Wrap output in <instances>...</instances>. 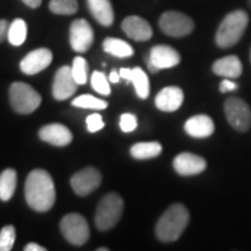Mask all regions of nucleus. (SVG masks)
<instances>
[{"instance_id":"1","label":"nucleus","mask_w":251,"mask_h":251,"mask_svg":"<svg viewBox=\"0 0 251 251\" xmlns=\"http://www.w3.org/2000/svg\"><path fill=\"white\" fill-rule=\"evenodd\" d=\"M25 200L36 212H46L54 205L56 188L52 176L44 169H35L25 181Z\"/></svg>"},{"instance_id":"2","label":"nucleus","mask_w":251,"mask_h":251,"mask_svg":"<svg viewBox=\"0 0 251 251\" xmlns=\"http://www.w3.org/2000/svg\"><path fill=\"white\" fill-rule=\"evenodd\" d=\"M190 221L188 209L181 204L168 208L155 226V234L161 242H176L183 234Z\"/></svg>"},{"instance_id":"3","label":"nucleus","mask_w":251,"mask_h":251,"mask_svg":"<svg viewBox=\"0 0 251 251\" xmlns=\"http://www.w3.org/2000/svg\"><path fill=\"white\" fill-rule=\"evenodd\" d=\"M247 25H249V14L244 10L230 11L222 20L221 25L216 31V45L222 49L236 45L242 39L243 34L247 29Z\"/></svg>"},{"instance_id":"4","label":"nucleus","mask_w":251,"mask_h":251,"mask_svg":"<svg viewBox=\"0 0 251 251\" xmlns=\"http://www.w3.org/2000/svg\"><path fill=\"white\" fill-rule=\"evenodd\" d=\"M125 201L116 193H109L99 201L95 212V226L100 232L115 227L123 215Z\"/></svg>"},{"instance_id":"5","label":"nucleus","mask_w":251,"mask_h":251,"mask_svg":"<svg viewBox=\"0 0 251 251\" xmlns=\"http://www.w3.org/2000/svg\"><path fill=\"white\" fill-rule=\"evenodd\" d=\"M10 103L20 115H29L41 106L42 98L31 85L25 82H13L9 90Z\"/></svg>"},{"instance_id":"6","label":"nucleus","mask_w":251,"mask_h":251,"mask_svg":"<svg viewBox=\"0 0 251 251\" xmlns=\"http://www.w3.org/2000/svg\"><path fill=\"white\" fill-rule=\"evenodd\" d=\"M60 230L64 239L73 246H82L90 239V226L80 214H69L60 221Z\"/></svg>"},{"instance_id":"7","label":"nucleus","mask_w":251,"mask_h":251,"mask_svg":"<svg viewBox=\"0 0 251 251\" xmlns=\"http://www.w3.org/2000/svg\"><path fill=\"white\" fill-rule=\"evenodd\" d=\"M159 28L163 34L173 38H183L193 32L194 21L184 13L169 10L165 11L159 18Z\"/></svg>"},{"instance_id":"8","label":"nucleus","mask_w":251,"mask_h":251,"mask_svg":"<svg viewBox=\"0 0 251 251\" xmlns=\"http://www.w3.org/2000/svg\"><path fill=\"white\" fill-rule=\"evenodd\" d=\"M225 116L234 130L246 133L251 127V109L246 100L240 98H227L225 102Z\"/></svg>"},{"instance_id":"9","label":"nucleus","mask_w":251,"mask_h":251,"mask_svg":"<svg viewBox=\"0 0 251 251\" xmlns=\"http://www.w3.org/2000/svg\"><path fill=\"white\" fill-rule=\"evenodd\" d=\"M100 183H102V175L97 168H92V166L84 168L82 171L77 172L70 179V184L74 193L80 197H85L91 193H94L100 186Z\"/></svg>"},{"instance_id":"10","label":"nucleus","mask_w":251,"mask_h":251,"mask_svg":"<svg viewBox=\"0 0 251 251\" xmlns=\"http://www.w3.org/2000/svg\"><path fill=\"white\" fill-rule=\"evenodd\" d=\"M92 44H94V29L90 23L84 18L73 21L70 25V45L73 50L77 53H85Z\"/></svg>"},{"instance_id":"11","label":"nucleus","mask_w":251,"mask_h":251,"mask_svg":"<svg viewBox=\"0 0 251 251\" xmlns=\"http://www.w3.org/2000/svg\"><path fill=\"white\" fill-rule=\"evenodd\" d=\"M78 88V82L73 75L72 67L62 66L54 74L53 85H52V95L56 100H66L74 95Z\"/></svg>"},{"instance_id":"12","label":"nucleus","mask_w":251,"mask_h":251,"mask_svg":"<svg viewBox=\"0 0 251 251\" xmlns=\"http://www.w3.org/2000/svg\"><path fill=\"white\" fill-rule=\"evenodd\" d=\"M53 60V54L49 49L46 48H39L35 49L21 60L20 63V69L21 72L27 75H34L38 73L44 72L46 67H49V64Z\"/></svg>"},{"instance_id":"13","label":"nucleus","mask_w":251,"mask_h":251,"mask_svg":"<svg viewBox=\"0 0 251 251\" xmlns=\"http://www.w3.org/2000/svg\"><path fill=\"white\" fill-rule=\"evenodd\" d=\"M173 168L180 176H196L206 169V161L196 153H179L173 159Z\"/></svg>"},{"instance_id":"14","label":"nucleus","mask_w":251,"mask_h":251,"mask_svg":"<svg viewBox=\"0 0 251 251\" xmlns=\"http://www.w3.org/2000/svg\"><path fill=\"white\" fill-rule=\"evenodd\" d=\"M122 29L130 39L137 42H147L152 38V28L150 23L138 16H128L122 23Z\"/></svg>"},{"instance_id":"15","label":"nucleus","mask_w":251,"mask_h":251,"mask_svg":"<svg viewBox=\"0 0 251 251\" xmlns=\"http://www.w3.org/2000/svg\"><path fill=\"white\" fill-rule=\"evenodd\" d=\"M148 62L152 63L156 70L172 69L180 63V54L176 49H173L171 46L156 45L151 49Z\"/></svg>"},{"instance_id":"16","label":"nucleus","mask_w":251,"mask_h":251,"mask_svg":"<svg viewBox=\"0 0 251 251\" xmlns=\"http://www.w3.org/2000/svg\"><path fill=\"white\" fill-rule=\"evenodd\" d=\"M39 138L54 147H66L73 141V133L60 123H50L39 130Z\"/></svg>"},{"instance_id":"17","label":"nucleus","mask_w":251,"mask_h":251,"mask_svg":"<svg viewBox=\"0 0 251 251\" xmlns=\"http://www.w3.org/2000/svg\"><path fill=\"white\" fill-rule=\"evenodd\" d=\"M184 94L179 87H166L158 92L155 98V106L162 112H176L183 105Z\"/></svg>"},{"instance_id":"18","label":"nucleus","mask_w":251,"mask_h":251,"mask_svg":"<svg viewBox=\"0 0 251 251\" xmlns=\"http://www.w3.org/2000/svg\"><path fill=\"white\" fill-rule=\"evenodd\" d=\"M184 131L194 138H206L214 134L215 125L214 120L206 115H197L188 119L184 123Z\"/></svg>"},{"instance_id":"19","label":"nucleus","mask_w":251,"mask_h":251,"mask_svg":"<svg viewBox=\"0 0 251 251\" xmlns=\"http://www.w3.org/2000/svg\"><path fill=\"white\" fill-rule=\"evenodd\" d=\"M120 77L126 81H130L134 85L135 92L138 98L147 99L150 97V80L143 69L135 67V69H120Z\"/></svg>"},{"instance_id":"20","label":"nucleus","mask_w":251,"mask_h":251,"mask_svg":"<svg viewBox=\"0 0 251 251\" xmlns=\"http://www.w3.org/2000/svg\"><path fill=\"white\" fill-rule=\"evenodd\" d=\"M212 70L216 75H221L224 78H237L242 75L243 64L237 56L230 54L216 60L212 64Z\"/></svg>"},{"instance_id":"21","label":"nucleus","mask_w":251,"mask_h":251,"mask_svg":"<svg viewBox=\"0 0 251 251\" xmlns=\"http://www.w3.org/2000/svg\"><path fill=\"white\" fill-rule=\"evenodd\" d=\"M88 9L94 18L103 27H110L115 21V13L110 0H87Z\"/></svg>"},{"instance_id":"22","label":"nucleus","mask_w":251,"mask_h":251,"mask_svg":"<svg viewBox=\"0 0 251 251\" xmlns=\"http://www.w3.org/2000/svg\"><path fill=\"white\" fill-rule=\"evenodd\" d=\"M17 172L14 169H4L0 173V200L7 202L16 193Z\"/></svg>"},{"instance_id":"23","label":"nucleus","mask_w":251,"mask_h":251,"mask_svg":"<svg viewBox=\"0 0 251 251\" xmlns=\"http://www.w3.org/2000/svg\"><path fill=\"white\" fill-rule=\"evenodd\" d=\"M162 152V145L156 141L151 143H137L130 148V153L134 159H152L159 156Z\"/></svg>"},{"instance_id":"24","label":"nucleus","mask_w":251,"mask_h":251,"mask_svg":"<svg viewBox=\"0 0 251 251\" xmlns=\"http://www.w3.org/2000/svg\"><path fill=\"white\" fill-rule=\"evenodd\" d=\"M103 50L109 54H113L116 57L120 59H126L130 57L134 53V49L131 48V45H128L123 39L119 38H106L103 41Z\"/></svg>"},{"instance_id":"25","label":"nucleus","mask_w":251,"mask_h":251,"mask_svg":"<svg viewBox=\"0 0 251 251\" xmlns=\"http://www.w3.org/2000/svg\"><path fill=\"white\" fill-rule=\"evenodd\" d=\"M7 39L13 46L23 45L27 39V23L23 18H16L9 25Z\"/></svg>"},{"instance_id":"26","label":"nucleus","mask_w":251,"mask_h":251,"mask_svg":"<svg viewBox=\"0 0 251 251\" xmlns=\"http://www.w3.org/2000/svg\"><path fill=\"white\" fill-rule=\"evenodd\" d=\"M73 106L81 109H92V110H103V109L108 108V102L106 100H102V99L95 98L90 94H84L80 95L75 99L72 100Z\"/></svg>"},{"instance_id":"27","label":"nucleus","mask_w":251,"mask_h":251,"mask_svg":"<svg viewBox=\"0 0 251 251\" xmlns=\"http://www.w3.org/2000/svg\"><path fill=\"white\" fill-rule=\"evenodd\" d=\"M49 10L53 14H59V16H72L77 13L78 3L77 0H50Z\"/></svg>"},{"instance_id":"28","label":"nucleus","mask_w":251,"mask_h":251,"mask_svg":"<svg viewBox=\"0 0 251 251\" xmlns=\"http://www.w3.org/2000/svg\"><path fill=\"white\" fill-rule=\"evenodd\" d=\"M72 72L75 81L78 82V85L87 84V81H88V64H87V60L84 57L77 56L73 60Z\"/></svg>"},{"instance_id":"29","label":"nucleus","mask_w":251,"mask_h":251,"mask_svg":"<svg viewBox=\"0 0 251 251\" xmlns=\"http://www.w3.org/2000/svg\"><path fill=\"white\" fill-rule=\"evenodd\" d=\"M91 85L100 95L108 97L110 95V85H109V78L102 72H94L91 75Z\"/></svg>"},{"instance_id":"30","label":"nucleus","mask_w":251,"mask_h":251,"mask_svg":"<svg viewBox=\"0 0 251 251\" xmlns=\"http://www.w3.org/2000/svg\"><path fill=\"white\" fill-rule=\"evenodd\" d=\"M16 242V227L6 225L0 230V251H10Z\"/></svg>"},{"instance_id":"31","label":"nucleus","mask_w":251,"mask_h":251,"mask_svg":"<svg viewBox=\"0 0 251 251\" xmlns=\"http://www.w3.org/2000/svg\"><path fill=\"white\" fill-rule=\"evenodd\" d=\"M137 126H138V120H137V116H134L133 113H123L120 116V128H122V131L131 133L137 128Z\"/></svg>"},{"instance_id":"32","label":"nucleus","mask_w":251,"mask_h":251,"mask_svg":"<svg viewBox=\"0 0 251 251\" xmlns=\"http://www.w3.org/2000/svg\"><path fill=\"white\" fill-rule=\"evenodd\" d=\"M105 127L103 119L99 113H92L87 117V130L90 133H97L99 130H102Z\"/></svg>"},{"instance_id":"33","label":"nucleus","mask_w":251,"mask_h":251,"mask_svg":"<svg viewBox=\"0 0 251 251\" xmlns=\"http://www.w3.org/2000/svg\"><path fill=\"white\" fill-rule=\"evenodd\" d=\"M234 90H237V84L233 82L230 78H225V80H222L221 85H219V91L224 92V94L225 92H230V91Z\"/></svg>"},{"instance_id":"34","label":"nucleus","mask_w":251,"mask_h":251,"mask_svg":"<svg viewBox=\"0 0 251 251\" xmlns=\"http://www.w3.org/2000/svg\"><path fill=\"white\" fill-rule=\"evenodd\" d=\"M9 23L6 20H0V42H3V39L7 36V31H9Z\"/></svg>"},{"instance_id":"35","label":"nucleus","mask_w":251,"mask_h":251,"mask_svg":"<svg viewBox=\"0 0 251 251\" xmlns=\"http://www.w3.org/2000/svg\"><path fill=\"white\" fill-rule=\"evenodd\" d=\"M24 250L25 251H45V247H42V246H39V244H36V243H28L27 246L24 247Z\"/></svg>"},{"instance_id":"36","label":"nucleus","mask_w":251,"mask_h":251,"mask_svg":"<svg viewBox=\"0 0 251 251\" xmlns=\"http://www.w3.org/2000/svg\"><path fill=\"white\" fill-rule=\"evenodd\" d=\"M24 4H27L31 9H38L42 4V0H23Z\"/></svg>"},{"instance_id":"37","label":"nucleus","mask_w":251,"mask_h":251,"mask_svg":"<svg viewBox=\"0 0 251 251\" xmlns=\"http://www.w3.org/2000/svg\"><path fill=\"white\" fill-rule=\"evenodd\" d=\"M120 78H122V77H120V73L112 72L109 74V81H110V82H115V84H116V82L120 81Z\"/></svg>"},{"instance_id":"38","label":"nucleus","mask_w":251,"mask_h":251,"mask_svg":"<svg viewBox=\"0 0 251 251\" xmlns=\"http://www.w3.org/2000/svg\"><path fill=\"white\" fill-rule=\"evenodd\" d=\"M108 249H105V247H102V249H98V251H106Z\"/></svg>"},{"instance_id":"39","label":"nucleus","mask_w":251,"mask_h":251,"mask_svg":"<svg viewBox=\"0 0 251 251\" xmlns=\"http://www.w3.org/2000/svg\"><path fill=\"white\" fill-rule=\"evenodd\" d=\"M250 57H251V52H250Z\"/></svg>"}]
</instances>
